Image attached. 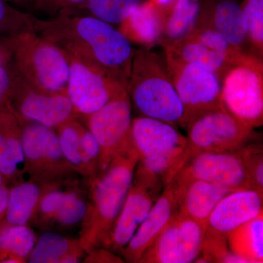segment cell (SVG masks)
Returning <instances> with one entry per match:
<instances>
[{"instance_id":"1","label":"cell","mask_w":263,"mask_h":263,"mask_svg":"<svg viewBox=\"0 0 263 263\" xmlns=\"http://www.w3.org/2000/svg\"><path fill=\"white\" fill-rule=\"evenodd\" d=\"M36 33L63 51L114 74L125 83L135 50L129 39L114 25L90 15L33 18Z\"/></svg>"},{"instance_id":"2","label":"cell","mask_w":263,"mask_h":263,"mask_svg":"<svg viewBox=\"0 0 263 263\" xmlns=\"http://www.w3.org/2000/svg\"><path fill=\"white\" fill-rule=\"evenodd\" d=\"M138 159L133 148L87 179L89 200L79 238L86 254L104 247L108 240L133 183Z\"/></svg>"},{"instance_id":"3","label":"cell","mask_w":263,"mask_h":263,"mask_svg":"<svg viewBox=\"0 0 263 263\" xmlns=\"http://www.w3.org/2000/svg\"><path fill=\"white\" fill-rule=\"evenodd\" d=\"M127 91L132 106L143 117L182 127L183 108L162 55L135 50Z\"/></svg>"},{"instance_id":"4","label":"cell","mask_w":263,"mask_h":263,"mask_svg":"<svg viewBox=\"0 0 263 263\" xmlns=\"http://www.w3.org/2000/svg\"><path fill=\"white\" fill-rule=\"evenodd\" d=\"M3 43L15 68L33 87L49 94H66L69 64L62 48L34 31L8 36Z\"/></svg>"},{"instance_id":"5","label":"cell","mask_w":263,"mask_h":263,"mask_svg":"<svg viewBox=\"0 0 263 263\" xmlns=\"http://www.w3.org/2000/svg\"><path fill=\"white\" fill-rule=\"evenodd\" d=\"M221 103L231 115L254 128L263 124V59L243 51L221 78Z\"/></svg>"},{"instance_id":"6","label":"cell","mask_w":263,"mask_h":263,"mask_svg":"<svg viewBox=\"0 0 263 263\" xmlns=\"http://www.w3.org/2000/svg\"><path fill=\"white\" fill-rule=\"evenodd\" d=\"M183 108L182 127L204 114L221 108V79L200 66L164 56Z\"/></svg>"},{"instance_id":"7","label":"cell","mask_w":263,"mask_h":263,"mask_svg":"<svg viewBox=\"0 0 263 263\" xmlns=\"http://www.w3.org/2000/svg\"><path fill=\"white\" fill-rule=\"evenodd\" d=\"M65 53L69 64L66 94L79 117L95 113L111 99L127 91L125 83L114 74Z\"/></svg>"},{"instance_id":"8","label":"cell","mask_w":263,"mask_h":263,"mask_svg":"<svg viewBox=\"0 0 263 263\" xmlns=\"http://www.w3.org/2000/svg\"><path fill=\"white\" fill-rule=\"evenodd\" d=\"M186 129V146L192 157L203 152H235L256 139L254 128L238 120L223 107L197 118Z\"/></svg>"},{"instance_id":"9","label":"cell","mask_w":263,"mask_h":263,"mask_svg":"<svg viewBox=\"0 0 263 263\" xmlns=\"http://www.w3.org/2000/svg\"><path fill=\"white\" fill-rule=\"evenodd\" d=\"M132 109L125 91L95 113L82 118L100 147V172L116 157L135 148L131 137Z\"/></svg>"},{"instance_id":"10","label":"cell","mask_w":263,"mask_h":263,"mask_svg":"<svg viewBox=\"0 0 263 263\" xmlns=\"http://www.w3.org/2000/svg\"><path fill=\"white\" fill-rule=\"evenodd\" d=\"M22 124L24 167L29 178L66 181L75 173L62 153L56 129L36 122Z\"/></svg>"},{"instance_id":"11","label":"cell","mask_w":263,"mask_h":263,"mask_svg":"<svg viewBox=\"0 0 263 263\" xmlns=\"http://www.w3.org/2000/svg\"><path fill=\"white\" fill-rule=\"evenodd\" d=\"M12 66L9 100L21 120L56 129L71 119H79L67 94H49L35 89Z\"/></svg>"},{"instance_id":"12","label":"cell","mask_w":263,"mask_h":263,"mask_svg":"<svg viewBox=\"0 0 263 263\" xmlns=\"http://www.w3.org/2000/svg\"><path fill=\"white\" fill-rule=\"evenodd\" d=\"M205 228L178 212L138 263H190L201 255Z\"/></svg>"},{"instance_id":"13","label":"cell","mask_w":263,"mask_h":263,"mask_svg":"<svg viewBox=\"0 0 263 263\" xmlns=\"http://www.w3.org/2000/svg\"><path fill=\"white\" fill-rule=\"evenodd\" d=\"M162 188L157 178L135 171L125 202L103 247L120 253L148 216Z\"/></svg>"},{"instance_id":"14","label":"cell","mask_w":263,"mask_h":263,"mask_svg":"<svg viewBox=\"0 0 263 263\" xmlns=\"http://www.w3.org/2000/svg\"><path fill=\"white\" fill-rule=\"evenodd\" d=\"M164 56L200 66L222 78L230 64L241 52L230 46L219 33L196 27L187 37L163 48Z\"/></svg>"},{"instance_id":"15","label":"cell","mask_w":263,"mask_h":263,"mask_svg":"<svg viewBox=\"0 0 263 263\" xmlns=\"http://www.w3.org/2000/svg\"><path fill=\"white\" fill-rule=\"evenodd\" d=\"M174 179H200L233 190H253L241 149L230 152H203L194 156Z\"/></svg>"},{"instance_id":"16","label":"cell","mask_w":263,"mask_h":263,"mask_svg":"<svg viewBox=\"0 0 263 263\" xmlns=\"http://www.w3.org/2000/svg\"><path fill=\"white\" fill-rule=\"evenodd\" d=\"M262 193L240 190L224 197L208 219L204 241L228 243V235L262 213Z\"/></svg>"},{"instance_id":"17","label":"cell","mask_w":263,"mask_h":263,"mask_svg":"<svg viewBox=\"0 0 263 263\" xmlns=\"http://www.w3.org/2000/svg\"><path fill=\"white\" fill-rule=\"evenodd\" d=\"M179 212L177 187L174 181L164 186L148 216L120 254L124 261L138 263L143 254L160 234L164 227Z\"/></svg>"},{"instance_id":"18","label":"cell","mask_w":263,"mask_h":263,"mask_svg":"<svg viewBox=\"0 0 263 263\" xmlns=\"http://www.w3.org/2000/svg\"><path fill=\"white\" fill-rule=\"evenodd\" d=\"M56 131L62 153L74 172L86 179L100 172V147L86 126L73 119Z\"/></svg>"},{"instance_id":"19","label":"cell","mask_w":263,"mask_h":263,"mask_svg":"<svg viewBox=\"0 0 263 263\" xmlns=\"http://www.w3.org/2000/svg\"><path fill=\"white\" fill-rule=\"evenodd\" d=\"M197 27H207L219 33L230 46L248 51L247 31L241 5L236 0H200Z\"/></svg>"},{"instance_id":"20","label":"cell","mask_w":263,"mask_h":263,"mask_svg":"<svg viewBox=\"0 0 263 263\" xmlns=\"http://www.w3.org/2000/svg\"><path fill=\"white\" fill-rule=\"evenodd\" d=\"M0 171L9 184L25 180L22 121L10 100L0 110Z\"/></svg>"},{"instance_id":"21","label":"cell","mask_w":263,"mask_h":263,"mask_svg":"<svg viewBox=\"0 0 263 263\" xmlns=\"http://www.w3.org/2000/svg\"><path fill=\"white\" fill-rule=\"evenodd\" d=\"M179 212L205 228L208 219L219 202L236 190L200 179L177 181Z\"/></svg>"},{"instance_id":"22","label":"cell","mask_w":263,"mask_h":263,"mask_svg":"<svg viewBox=\"0 0 263 263\" xmlns=\"http://www.w3.org/2000/svg\"><path fill=\"white\" fill-rule=\"evenodd\" d=\"M131 137L139 158L157 155L187 143L186 137L176 126L143 116L133 119Z\"/></svg>"},{"instance_id":"23","label":"cell","mask_w":263,"mask_h":263,"mask_svg":"<svg viewBox=\"0 0 263 263\" xmlns=\"http://www.w3.org/2000/svg\"><path fill=\"white\" fill-rule=\"evenodd\" d=\"M66 183L67 181H45L29 178L12 184L6 214L0 226H28L44 195Z\"/></svg>"},{"instance_id":"24","label":"cell","mask_w":263,"mask_h":263,"mask_svg":"<svg viewBox=\"0 0 263 263\" xmlns=\"http://www.w3.org/2000/svg\"><path fill=\"white\" fill-rule=\"evenodd\" d=\"M164 14L150 0H144L124 22L119 30L132 43L151 50L160 45L163 34Z\"/></svg>"},{"instance_id":"25","label":"cell","mask_w":263,"mask_h":263,"mask_svg":"<svg viewBox=\"0 0 263 263\" xmlns=\"http://www.w3.org/2000/svg\"><path fill=\"white\" fill-rule=\"evenodd\" d=\"M86 252L79 238H70L46 232L37 238L27 257L29 263L80 262Z\"/></svg>"},{"instance_id":"26","label":"cell","mask_w":263,"mask_h":263,"mask_svg":"<svg viewBox=\"0 0 263 263\" xmlns=\"http://www.w3.org/2000/svg\"><path fill=\"white\" fill-rule=\"evenodd\" d=\"M200 8V0H176L164 15L160 46L167 47L190 35L196 29Z\"/></svg>"},{"instance_id":"27","label":"cell","mask_w":263,"mask_h":263,"mask_svg":"<svg viewBox=\"0 0 263 263\" xmlns=\"http://www.w3.org/2000/svg\"><path fill=\"white\" fill-rule=\"evenodd\" d=\"M228 245L231 252L248 262H263L262 213L230 233Z\"/></svg>"},{"instance_id":"28","label":"cell","mask_w":263,"mask_h":263,"mask_svg":"<svg viewBox=\"0 0 263 263\" xmlns=\"http://www.w3.org/2000/svg\"><path fill=\"white\" fill-rule=\"evenodd\" d=\"M37 239L29 226H0V263L27 262Z\"/></svg>"},{"instance_id":"29","label":"cell","mask_w":263,"mask_h":263,"mask_svg":"<svg viewBox=\"0 0 263 263\" xmlns=\"http://www.w3.org/2000/svg\"><path fill=\"white\" fill-rule=\"evenodd\" d=\"M144 0H87L83 6L88 10L89 15L112 25H119Z\"/></svg>"},{"instance_id":"30","label":"cell","mask_w":263,"mask_h":263,"mask_svg":"<svg viewBox=\"0 0 263 263\" xmlns=\"http://www.w3.org/2000/svg\"><path fill=\"white\" fill-rule=\"evenodd\" d=\"M241 5L248 51L263 58V0H245Z\"/></svg>"},{"instance_id":"31","label":"cell","mask_w":263,"mask_h":263,"mask_svg":"<svg viewBox=\"0 0 263 263\" xmlns=\"http://www.w3.org/2000/svg\"><path fill=\"white\" fill-rule=\"evenodd\" d=\"M33 15L0 0V34L8 36L34 31Z\"/></svg>"},{"instance_id":"32","label":"cell","mask_w":263,"mask_h":263,"mask_svg":"<svg viewBox=\"0 0 263 263\" xmlns=\"http://www.w3.org/2000/svg\"><path fill=\"white\" fill-rule=\"evenodd\" d=\"M87 208L88 202L83 198L79 192L68 190L65 201L57 213L53 222L64 227L76 226L84 220Z\"/></svg>"},{"instance_id":"33","label":"cell","mask_w":263,"mask_h":263,"mask_svg":"<svg viewBox=\"0 0 263 263\" xmlns=\"http://www.w3.org/2000/svg\"><path fill=\"white\" fill-rule=\"evenodd\" d=\"M61 187L52 190L44 195L31 222L40 226L53 222L68 192V190H62Z\"/></svg>"},{"instance_id":"34","label":"cell","mask_w":263,"mask_h":263,"mask_svg":"<svg viewBox=\"0 0 263 263\" xmlns=\"http://www.w3.org/2000/svg\"><path fill=\"white\" fill-rule=\"evenodd\" d=\"M252 189L263 193L262 144L252 142L242 148Z\"/></svg>"},{"instance_id":"35","label":"cell","mask_w":263,"mask_h":263,"mask_svg":"<svg viewBox=\"0 0 263 263\" xmlns=\"http://www.w3.org/2000/svg\"><path fill=\"white\" fill-rule=\"evenodd\" d=\"M87 0H32L33 8L50 18L68 15L72 10L83 6Z\"/></svg>"},{"instance_id":"36","label":"cell","mask_w":263,"mask_h":263,"mask_svg":"<svg viewBox=\"0 0 263 263\" xmlns=\"http://www.w3.org/2000/svg\"><path fill=\"white\" fill-rule=\"evenodd\" d=\"M124 259L117 255L115 252L105 247H100L93 249L86 254L84 262L104 263V262H124Z\"/></svg>"},{"instance_id":"37","label":"cell","mask_w":263,"mask_h":263,"mask_svg":"<svg viewBox=\"0 0 263 263\" xmlns=\"http://www.w3.org/2000/svg\"><path fill=\"white\" fill-rule=\"evenodd\" d=\"M11 83V68L0 64V110L9 101Z\"/></svg>"},{"instance_id":"38","label":"cell","mask_w":263,"mask_h":263,"mask_svg":"<svg viewBox=\"0 0 263 263\" xmlns=\"http://www.w3.org/2000/svg\"><path fill=\"white\" fill-rule=\"evenodd\" d=\"M10 185L6 184L0 188V224L4 219L8 207L9 197Z\"/></svg>"},{"instance_id":"39","label":"cell","mask_w":263,"mask_h":263,"mask_svg":"<svg viewBox=\"0 0 263 263\" xmlns=\"http://www.w3.org/2000/svg\"><path fill=\"white\" fill-rule=\"evenodd\" d=\"M7 3L10 5L16 7L19 9L24 10H29L33 8L32 3L31 0H5Z\"/></svg>"},{"instance_id":"40","label":"cell","mask_w":263,"mask_h":263,"mask_svg":"<svg viewBox=\"0 0 263 263\" xmlns=\"http://www.w3.org/2000/svg\"><path fill=\"white\" fill-rule=\"evenodd\" d=\"M150 1L155 3L165 15L169 11V10L172 8L176 0H150Z\"/></svg>"},{"instance_id":"41","label":"cell","mask_w":263,"mask_h":263,"mask_svg":"<svg viewBox=\"0 0 263 263\" xmlns=\"http://www.w3.org/2000/svg\"><path fill=\"white\" fill-rule=\"evenodd\" d=\"M6 184H9V183H8V180L5 179V176H3V174L0 171V188L3 187V186Z\"/></svg>"},{"instance_id":"42","label":"cell","mask_w":263,"mask_h":263,"mask_svg":"<svg viewBox=\"0 0 263 263\" xmlns=\"http://www.w3.org/2000/svg\"><path fill=\"white\" fill-rule=\"evenodd\" d=\"M31 1H32V0H31Z\"/></svg>"}]
</instances>
